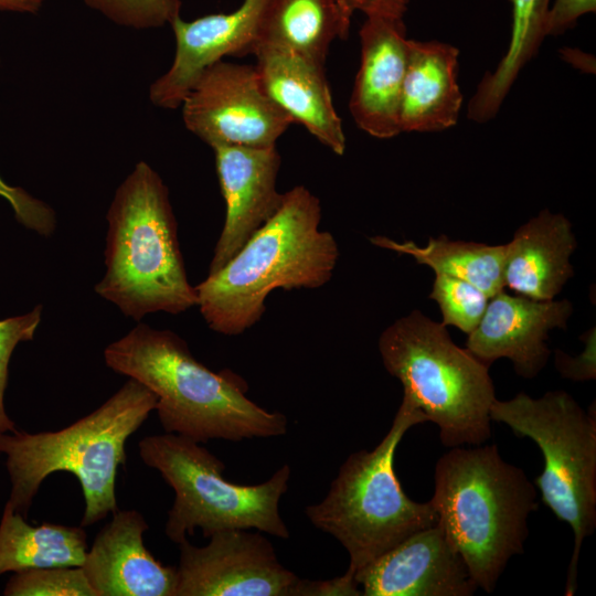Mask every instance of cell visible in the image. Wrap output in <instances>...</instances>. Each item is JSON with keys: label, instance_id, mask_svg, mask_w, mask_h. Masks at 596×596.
Returning a JSON list of instances; mask_svg holds the SVG:
<instances>
[{"label": "cell", "instance_id": "cell-1", "mask_svg": "<svg viewBox=\"0 0 596 596\" xmlns=\"http://www.w3.org/2000/svg\"><path fill=\"white\" fill-rule=\"evenodd\" d=\"M104 359L116 373L151 390L166 433L196 443L211 439L241 441L286 434L288 421L246 396L247 385L230 370L213 372L169 330L140 323L108 344Z\"/></svg>", "mask_w": 596, "mask_h": 596}, {"label": "cell", "instance_id": "cell-2", "mask_svg": "<svg viewBox=\"0 0 596 596\" xmlns=\"http://www.w3.org/2000/svg\"><path fill=\"white\" fill-rule=\"evenodd\" d=\"M320 221V201L306 187L285 192L277 212L221 269L194 287L209 328L238 336L259 321L273 290L326 285L339 247L330 232L319 228Z\"/></svg>", "mask_w": 596, "mask_h": 596}, {"label": "cell", "instance_id": "cell-3", "mask_svg": "<svg viewBox=\"0 0 596 596\" xmlns=\"http://www.w3.org/2000/svg\"><path fill=\"white\" fill-rule=\"evenodd\" d=\"M437 523L478 588L492 593L509 561L524 551L538 489L496 444L449 448L435 465L429 500Z\"/></svg>", "mask_w": 596, "mask_h": 596}, {"label": "cell", "instance_id": "cell-4", "mask_svg": "<svg viewBox=\"0 0 596 596\" xmlns=\"http://www.w3.org/2000/svg\"><path fill=\"white\" fill-rule=\"evenodd\" d=\"M156 394L135 379L128 381L94 412L56 432L15 430L0 435L7 456L11 508L28 515L43 480L56 471L79 481L85 509L82 526L94 524L117 508V470L126 462L125 444L156 409Z\"/></svg>", "mask_w": 596, "mask_h": 596}, {"label": "cell", "instance_id": "cell-5", "mask_svg": "<svg viewBox=\"0 0 596 596\" xmlns=\"http://www.w3.org/2000/svg\"><path fill=\"white\" fill-rule=\"evenodd\" d=\"M106 273L95 291L135 320L196 306L187 277L168 188L146 162L118 187L108 213Z\"/></svg>", "mask_w": 596, "mask_h": 596}, {"label": "cell", "instance_id": "cell-6", "mask_svg": "<svg viewBox=\"0 0 596 596\" xmlns=\"http://www.w3.org/2000/svg\"><path fill=\"white\" fill-rule=\"evenodd\" d=\"M377 347L385 370L402 383V400L438 427L445 447L489 440L497 398L489 365L458 347L446 326L413 310L386 327Z\"/></svg>", "mask_w": 596, "mask_h": 596}, {"label": "cell", "instance_id": "cell-7", "mask_svg": "<svg viewBox=\"0 0 596 596\" xmlns=\"http://www.w3.org/2000/svg\"><path fill=\"white\" fill-rule=\"evenodd\" d=\"M426 416L402 403L392 425L372 450L352 453L341 465L326 498L305 509L309 521L337 539L350 558L347 573H355L413 533L434 525L430 502L409 499L394 470L396 448L413 426Z\"/></svg>", "mask_w": 596, "mask_h": 596}, {"label": "cell", "instance_id": "cell-8", "mask_svg": "<svg viewBox=\"0 0 596 596\" xmlns=\"http://www.w3.org/2000/svg\"><path fill=\"white\" fill-rule=\"evenodd\" d=\"M490 418L514 435L532 439L543 455L535 487L543 503L572 529L574 546L564 594L573 596L583 543L596 529L595 405L585 411L562 390L538 398L519 393L508 401L496 398Z\"/></svg>", "mask_w": 596, "mask_h": 596}, {"label": "cell", "instance_id": "cell-9", "mask_svg": "<svg viewBox=\"0 0 596 596\" xmlns=\"http://www.w3.org/2000/svg\"><path fill=\"white\" fill-rule=\"evenodd\" d=\"M138 447L142 461L157 469L175 493L164 526L172 542L179 544L196 528L205 538L249 529L284 540L290 536L279 513V501L291 473L288 465L263 483L245 486L227 481L222 476V460L188 437L151 435L142 438Z\"/></svg>", "mask_w": 596, "mask_h": 596}, {"label": "cell", "instance_id": "cell-10", "mask_svg": "<svg viewBox=\"0 0 596 596\" xmlns=\"http://www.w3.org/2000/svg\"><path fill=\"white\" fill-rule=\"evenodd\" d=\"M185 127L211 148H264L294 124L265 93L254 65L219 61L204 70L181 106Z\"/></svg>", "mask_w": 596, "mask_h": 596}, {"label": "cell", "instance_id": "cell-11", "mask_svg": "<svg viewBox=\"0 0 596 596\" xmlns=\"http://www.w3.org/2000/svg\"><path fill=\"white\" fill-rule=\"evenodd\" d=\"M175 596H307L309 581L284 567L258 532L226 530L205 546L179 543Z\"/></svg>", "mask_w": 596, "mask_h": 596}, {"label": "cell", "instance_id": "cell-12", "mask_svg": "<svg viewBox=\"0 0 596 596\" xmlns=\"http://www.w3.org/2000/svg\"><path fill=\"white\" fill-rule=\"evenodd\" d=\"M269 0H243L228 13H215L184 21L175 17L170 25L175 54L169 70L150 87V99L159 107L179 108L202 72L226 56L254 55Z\"/></svg>", "mask_w": 596, "mask_h": 596}, {"label": "cell", "instance_id": "cell-13", "mask_svg": "<svg viewBox=\"0 0 596 596\" xmlns=\"http://www.w3.org/2000/svg\"><path fill=\"white\" fill-rule=\"evenodd\" d=\"M354 579L364 596H471L478 589L437 522L358 571Z\"/></svg>", "mask_w": 596, "mask_h": 596}, {"label": "cell", "instance_id": "cell-14", "mask_svg": "<svg viewBox=\"0 0 596 596\" xmlns=\"http://www.w3.org/2000/svg\"><path fill=\"white\" fill-rule=\"evenodd\" d=\"M225 221L216 242L209 274L221 269L279 209L284 193L276 181L281 157L276 146L212 148Z\"/></svg>", "mask_w": 596, "mask_h": 596}, {"label": "cell", "instance_id": "cell-15", "mask_svg": "<svg viewBox=\"0 0 596 596\" xmlns=\"http://www.w3.org/2000/svg\"><path fill=\"white\" fill-rule=\"evenodd\" d=\"M573 313L567 299L535 300L503 290L489 298L486 311L466 341V349L490 366L507 358L518 375L535 377L549 361V331L565 329Z\"/></svg>", "mask_w": 596, "mask_h": 596}, {"label": "cell", "instance_id": "cell-16", "mask_svg": "<svg viewBox=\"0 0 596 596\" xmlns=\"http://www.w3.org/2000/svg\"><path fill=\"white\" fill-rule=\"evenodd\" d=\"M361 62L349 109L360 129L389 139L401 134L400 105L407 63L402 17L368 15L359 32Z\"/></svg>", "mask_w": 596, "mask_h": 596}, {"label": "cell", "instance_id": "cell-17", "mask_svg": "<svg viewBox=\"0 0 596 596\" xmlns=\"http://www.w3.org/2000/svg\"><path fill=\"white\" fill-rule=\"evenodd\" d=\"M148 530L136 510H116L81 566L97 596H175L177 566L157 561L143 544Z\"/></svg>", "mask_w": 596, "mask_h": 596}, {"label": "cell", "instance_id": "cell-18", "mask_svg": "<svg viewBox=\"0 0 596 596\" xmlns=\"http://www.w3.org/2000/svg\"><path fill=\"white\" fill-rule=\"evenodd\" d=\"M255 70L268 97L292 120L338 156L345 135L332 102L324 66L276 46L260 45Z\"/></svg>", "mask_w": 596, "mask_h": 596}, {"label": "cell", "instance_id": "cell-19", "mask_svg": "<svg viewBox=\"0 0 596 596\" xmlns=\"http://www.w3.org/2000/svg\"><path fill=\"white\" fill-rule=\"evenodd\" d=\"M576 246L571 222L542 210L505 244L504 288L535 300L554 299L574 276L570 258Z\"/></svg>", "mask_w": 596, "mask_h": 596}, {"label": "cell", "instance_id": "cell-20", "mask_svg": "<svg viewBox=\"0 0 596 596\" xmlns=\"http://www.w3.org/2000/svg\"><path fill=\"white\" fill-rule=\"evenodd\" d=\"M457 47L408 40L400 105L401 132L441 131L456 125L462 105Z\"/></svg>", "mask_w": 596, "mask_h": 596}, {"label": "cell", "instance_id": "cell-21", "mask_svg": "<svg viewBox=\"0 0 596 596\" xmlns=\"http://www.w3.org/2000/svg\"><path fill=\"white\" fill-rule=\"evenodd\" d=\"M350 25L337 0H269L257 47H281L324 66L331 43L345 40Z\"/></svg>", "mask_w": 596, "mask_h": 596}, {"label": "cell", "instance_id": "cell-22", "mask_svg": "<svg viewBox=\"0 0 596 596\" xmlns=\"http://www.w3.org/2000/svg\"><path fill=\"white\" fill-rule=\"evenodd\" d=\"M87 535L77 526H33L7 502L0 521V575L32 568L82 566Z\"/></svg>", "mask_w": 596, "mask_h": 596}, {"label": "cell", "instance_id": "cell-23", "mask_svg": "<svg viewBox=\"0 0 596 596\" xmlns=\"http://www.w3.org/2000/svg\"><path fill=\"white\" fill-rule=\"evenodd\" d=\"M370 242L375 246L409 255L435 273L467 280L489 297L504 289L505 244L451 241L446 235L429 237L425 246H418L412 241L398 243L381 235L370 237Z\"/></svg>", "mask_w": 596, "mask_h": 596}, {"label": "cell", "instance_id": "cell-24", "mask_svg": "<svg viewBox=\"0 0 596 596\" xmlns=\"http://www.w3.org/2000/svg\"><path fill=\"white\" fill-rule=\"evenodd\" d=\"M512 32L507 52L499 63L508 75H517L538 53L546 36V17L551 0H510Z\"/></svg>", "mask_w": 596, "mask_h": 596}, {"label": "cell", "instance_id": "cell-25", "mask_svg": "<svg viewBox=\"0 0 596 596\" xmlns=\"http://www.w3.org/2000/svg\"><path fill=\"white\" fill-rule=\"evenodd\" d=\"M429 298L438 304L444 326L469 334L479 324L490 297L467 280L435 273Z\"/></svg>", "mask_w": 596, "mask_h": 596}, {"label": "cell", "instance_id": "cell-26", "mask_svg": "<svg viewBox=\"0 0 596 596\" xmlns=\"http://www.w3.org/2000/svg\"><path fill=\"white\" fill-rule=\"evenodd\" d=\"M7 596H97L81 566L32 568L7 583Z\"/></svg>", "mask_w": 596, "mask_h": 596}, {"label": "cell", "instance_id": "cell-27", "mask_svg": "<svg viewBox=\"0 0 596 596\" xmlns=\"http://www.w3.org/2000/svg\"><path fill=\"white\" fill-rule=\"evenodd\" d=\"M110 21L135 29L158 28L180 15V0H83Z\"/></svg>", "mask_w": 596, "mask_h": 596}, {"label": "cell", "instance_id": "cell-28", "mask_svg": "<svg viewBox=\"0 0 596 596\" xmlns=\"http://www.w3.org/2000/svg\"><path fill=\"white\" fill-rule=\"evenodd\" d=\"M41 317L42 306L39 305L25 315L0 320V435L17 430L4 406L10 358L20 342L33 339Z\"/></svg>", "mask_w": 596, "mask_h": 596}, {"label": "cell", "instance_id": "cell-29", "mask_svg": "<svg viewBox=\"0 0 596 596\" xmlns=\"http://www.w3.org/2000/svg\"><path fill=\"white\" fill-rule=\"evenodd\" d=\"M0 196L10 203L15 219L22 225L43 236L53 233L56 225L55 214L44 202L31 196L23 189L9 185L1 177Z\"/></svg>", "mask_w": 596, "mask_h": 596}, {"label": "cell", "instance_id": "cell-30", "mask_svg": "<svg viewBox=\"0 0 596 596\" xmlns=\"http://www.w3.org/2000/svg\"><path fill=\"white\" fill-rule=\"evenodd\" d=\"M596 334L595 327L581 336L584 350L573 358L562 350L554 351V365L562 377L584 382L596 379Z\"/></svg>", "mask_w": 596, "mask_h": 596}, {"label": "cell", "instance_id": "cell-31", "mask_svg": "<svg viewBox=\"0 0 596 596\" xmlns=\"http://www.w3.org/2000/svg\"><path fill=\"white\" fill-rule=\"evenodd\" d=\"M596 11V0H554L546 17V35H558L572 29L579 17Z\"/></svg>", "mask_w": 596, "mask_h": 596}, {"label": "cell", "instance_id": "cell-32", "mask_svg": "<svg viewBox=\"0 0 596 596\" xmlns=\"http://www.w3.org/2000/svg\"><path fill=\"white\" fill-rule=\"evenodd\" d=\"M337 2L351 19L355 11H361L366 17L381 14L403 18L409 0H337Z\"/></svg>", "mask_w": 596, "mask_h": 596}, {"label": "cell", "instance_id": "cell-33", "mask_svg": "<svg viewBox=\"0 0 596 596\" xmlns=\"http://www.w3.org/2000/svg\"><path fill=\"white\" fill-rule=\"evenodd\" d=\"M45 0H0V11L36 13Z\"/></svg>", "mask_w": 596, "mask_h": 596}]
</instances>
